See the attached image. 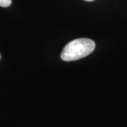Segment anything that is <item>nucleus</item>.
<instances>
[{
	"instance_id": "nucleus-1",
	"label": "nucleus",
	"mask_w": 127,
	"mask_h": 127,
	"mask_svg": "<svg viewBox=\"0 0 127 127\" xmlns=\"http://www.w3.org/2000/svg\"><path fill=\"white\" fill-rule=\"evenodd\" d=\"M95 48V43L89 38H79L69 42L64 47L61 59L65 62H73L86 57Z\"/></svg>"
},
{
	"instance_id": "nucleus-2",
	"label": "nucleus",
	"mask_w": 127,
	"mask_h": 127,
	"mask_svg": "<svg viewBox=\"0 0 127 127\" xmlns=\"http://www.w3.org/2000/svg\"><path fill=\"white\" fill-rule=\"evenodd\" d=\"M12 3V0H0V6L9 7Z\"/></svg>"
},
{
	"instance_id": "nucleus-3",
	"label": "nucleus",
	"mask_w": 127,
	"mask_h": 127,
	"mask_svg": "<svg viewBox=\"0 0 127 127\" xmlns=\"http://www.w3.org/2000/svg\"><path fill=\"white\" fill-rule=\"evenodd\" d=\"M83 1H93L95 0H83Z\"/></svg>"
},
{
	"instance_id": "nucleus-4",
	"label": "nucleus",
	"mask_w": 127,
	"mask_h": 127,
	"mask_svg": "<svg viewBox=\"0 0 127 127\" xmlns=\"http://www.w3.org/2000/svg\"><path fill=\"white\" fill-rule=\"evenodd\" d=\"M0 59H1V54H0Z\"/></svg>"
}]
</instances>
